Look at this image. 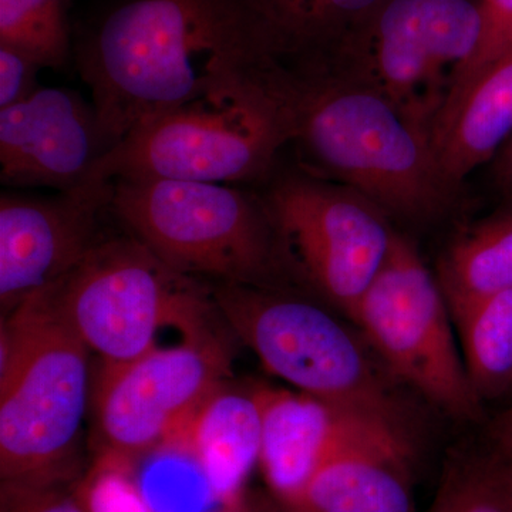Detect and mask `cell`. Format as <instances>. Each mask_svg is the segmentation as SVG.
Returning <instances> with one entry per match:
<instances>
[{
  "label": "cell",
  "mask_w": 512,
  "mask_h": 512,
  "mask_svg": "<svg viewBox=\"0 0 512 512\" xmlns=\"http://www.w3.org/2000/svg\"><path fill=\"white\" fill-rule=\"evenodd\" d=\"M296 140L320 170L386 215L424 220L454 191L429 134L359 84L303 79Z\"/></svg>",
  "instance_id": "obj_6"
},
{
  "label": "cell",
  "mask_w": 512,
  "mask_h": 512,
  "mask_svg": "<svg viewBox=\"0 0 512 512\" xmlns=\"http://www.w3.org/2000/svg\"><path fill=\"white\" fill-rule=\"evenodd\" d=\"M451 315L512 289V205L450 242L437 274Z\"/></svg>",
  "instance_id": "obj_19"
},
{
  "label": "cell",
  "mask_w": 512,
  "mask_h": 512,
  "mask_svg": "<svg viewBox=\"0 0 512 512\" xmlns=\"http://www.w3.org/2000/svg\"><path fill=\"white\" fill-rule=\"evenodd\" d=\"M64 483H2L0 512H90Z\"/></svg>",
  "instance_id": "obj_24"
},
{
  "label": "cell",
  "mask_w": 512,
  "mask_h": 512,
  "mask_svg": "<svg viewBox=\"0 0 512 512\" xmlns=\"http://www.w3.org/2000/svg\"><path fill=\"white\" fill-rule=\"evenodd\" d=\"M261 437L256 387L235 390L222 384L171 446L195 461L212 494L227 505L241 497L242 485L258 466Z\"/></svg>",
  "instance_id": "obj_16"
},
{
  "label": "cell",
  "mask_w": 512,
  "mask_h": 512,
  "mask_svg": "<svg viewBox=\"0 0 512 512\" xmlns=\"http://www.w3.org/2000/svg\"><path fill=\"white\" fill-rule=\"evenodd\" d=\"M212 295L228 330L293 390L414 437L409 389L352 320L288 288L212 284Z\"/></svg>",
  "instance_id": "obj_2"
},
{
  "label": "cell",
  "mask_w": 512,
  "mask_h": 512,
  "mask_svg": "<svg viewBox=\"0 0 512 512\" xmlns=\"http://www.w3.org/2000/svg\"><path fill=\"white\" fill-rule=\"evenodd\" d=\"M224 512H252L245 503L244 498L239 497L234 503L225 505Z\"/></svg>",
  "instance_id": "obj_28"
},
{
  "label": "cell",
  "mask_w": 512,
  "mask_h": 512,
  "mask_svg": "<svg viewBox=\"0 0 512 512\" xmlns=\"http://www.w3.org/2000/svg\"><path fill=\"white\" fill-rule=\"evenodd\" d=\"M427 512H512V461L490 441L457 448Z\"/></svg>",
  "instance_id": "obj_21"
},
{
  "label": "cell",
  "mask_w": 512,
  "mask_h": 512,
  "mask_svg": "<svg viewBox=\"0 0 512 512\" xmlns=\"http://www.w3.org/2000/svg\"><path fill=\"white\" fill-rule=\"evenodd\" d=\"M480 8V42L473 59L458 80L456 92L443 117L460 99L461 94L466 92L467 87L512 46V0H480Z\"/></svg>",
  "instance_id": "obj_23"
},
{
  "label": "cell",
  "mask_w": 512,
  "mask_h": 512,
  "mask_svg": "<svg viewBox=\"0 0 512 512\" xmlns=\"http://www.w3.org/2000/svg\"><path fill=\"white\" fill-rule=\"evenodd\" d=\"M79 69L113 147L144 121L286 70L239 0H128Z\"/></svg>",
  "instance_id": "obj_1"
},
{
  "label": "cell",
  "mask_w": 512,
  "mask_h": 512,
  "mask_svg": "<svg viewBox=\"0 0 512 512\" xmlns=\"http://www.w3.org/2000/svg\"><path fill=\"white\" fill-rule=\"evenodd\" d=\"M286 512H288V511H286Z\"/></svg>",
  "instance_id": "obj_29"
},
{
  "label": "cell",
  "mask_w": 512,
  "mask_h": 512,
  "mask_svg": "<svg viewBox=\"0 0 512 512\" xmlns=\"http://www.w3.org/2000/svg\"><path fill=\"white\" fill-rule=\"evenodd\" d=\"M111 212L181 274L259 288H286L292 278L264 198L232 185L120 178Z\"/></svg>",
  "instance_id": "obj_5"
},
{
  "label": "cell",
  "mask_w": 512,
  "mask_h": 512,
  "mask_svg": "<svg viewBox=\"0 0 512 512\" xmlns=\"http://www.w3.org/2000/svg\"><path fill=\"white\" fill-rule=\"evenodd\" d=\"M512 134V46L467 87L433 134L441 170L454 188L493 161Z\"/></svg>",
  "instance_id": "obj_18"
},
{
  "label": "cell",
  "mask_w": 512,
  "mask_h": 512,
  "mask_svg": "<svg viewBox=\"0 0 512 512\" xmlns=\"http://www.w3.org/2000/svg\"><path fill=\"white\" fill-rule=\"evenodd\" d=\"M0 43L59 69L70 57L66 0H0Z\"/></svg>",
  "instance_id": "obj_22"
},
{
  "label": "cell",
  "mask_w": 512,
  "mask_h": 512,
  "mask_svg": "<svg viewBox=\"0 0 512 512\" xmlns=\"http://www.w3.org/2000/svg\"><path fill=\"white\" fill-rule=\"evenodd\" d=\"M53 308L104 366L158 348L165 329L188 342L218 339L212 284L175 271L133 235L100 238L79 266L53 286Z\"/></svg>",
  "instance_id": "obj_7"
},
{
  "label": "cell",
  "mask_w": 512,
  "mask_h": 512,
  "mask_svg": "<svg viewBox=\"0 0 512 512\" xmlns=\"http://www.w3.org/2000/svg\"><path fill=\"white\" fill-rule=\"evenodd\" d=\"M493 161L495 181L512 202V134L495 154Z\"/></svg>",
  "instance_id": "obj_27"
},
{
  "label": "cell",
  "mask_w": 512,
  "mask_h": 512,
  "mask_svg": "<svg viewBox=\"0 0 512 512\" xmlns=\"http://www.w3.org/2000/svg\"><path fill=\"white\" fill-rule=\"evenodd\" d=\"M350 320L410 392L463 423L487 421L439 279L400 232Z\"/></svg>",
  "instance_id": "obj_9"
},
{
  "label": "cell",
  "mask_w": 512,
  "mask_h": 512,
  "mask_svg": "<svg viewBox=\"0 0 512 512\" xmlns=\"http://www.w3.org/2000/svg\"><path fill=\"white\" fill-rule=\"evenodd\" d=\"M451 319L481 402L512 399V289L453 313Z\"/></svg>",
  "instance_id": "obj_20"
},
{
  "label": "cell",
  "mask_w": 512,
  "mask_h": 512,
  "mask_svg": "<svg viewBox=\"0 0 512 512\" xmlns=\"http://www.w3.org/2000/svg\"><path fill=\"white\" fill-rule=\"evenodd\" d=\"M262 414L259 470L285 510L330 456L355 441L400 434L382 421L289 389L256 386Z\"/></svg>",
  "instance_id": "obj_14"
},
{
  "label": "cell",
  "mask_w": 512,
  "mask_h": 512,
  "mask_svg": "<svg viewBox=\"0 0 512 512\" xmlns=\"http://www.w3.org/2000/svg\"><path fill=\"white\" fill-rule=\"evenodd\" d=\"M42 64L22 50L0 43V110L28 100L40 89Z\"/></svg>",
  "instance_id": "obj_25"
},
{
  "label": "cell",
  "mask_w": 512,
  "mask_h": 512,
  "mask_svg": "<svg viewBox=\"0 0 512 512\" xmlns=\"http://www.w3.org/2000/svg\"><path fill=\"white\" fill-rule=\"evenodd\" d=\"M113 148L93 103L60 87H40L0 110V180L12 188L69 191L87 183Z\"/></svg>",
  "instance_id": "obj_13"
},
{
  "label": "cell",
  "mask_w": 512,
  "mask_h": 512,
  "mask_svg": "<svg viewBox=\"0 0 512 512\" xmlns=\"http://www.w3.org/2000/svg\"><path fill=\"white\" fill-rule=\"evenodd\" d=\"M228 353L221 340L181 342L103 366L94 402L104 453L131 460L170 447L224 384Z\"/></svg>",
  "instance_id": "obj_11"
},
{
  "label": "cell",
  "mask_w": 512,
  "mask_h": 512,
  "mask_svg": "<svg viewBox=\"0 0 512 512\" xmlns=\"http://www.w3.org/2000/svg\"><path fill=\"white\" fill-rule=\"evenodd\" d=\"M481 35L480 0H386L329 66L348 69L429 134L446 113Z\"/></svg>",
  "instance_id": "obj_8"
},
{
  "label": "cell",
  "mask_w": 512,
  "mask_h": 512,
  "mask_svg": "<svg viewBox=\"0 0 512 512\" xmlns=\"http://www.w3.org/2000/svg\"><path fill=\"white\" fill-rule=\"evenodd\" d=\"M487 423L488 441L512 461V400Z\"/></svg>",
  "instance_id": "obj_26"
},
{
  "label": "cell",
  "mask_w": 512,
  "mask_h": 512,
  "mask_svg": "<svg viewBox=\"0 0 512 512\" xmlns=\"http://www.w3.org/2000/svg\"><path fill=\"white\" fill-rule=\"evenodd\" d=\"M264 201L289 274L350 319L392 248L389 215L313 174L282 178Z\"/></svg>",
  "instance_id": "obj_10"
},
{
  "label": "cell",
  "mask_w": 512,
  "mask_h": 512,
  "mask_svg": "<svg viewBox=\"0 0 512 512\" xmlns=\"http://www.w3.org/2000/svg\"><path fill=\"white\" fill-rule=\"evenodd\" d=\"M50 291L2 319V483H66L86 416L90 350L59 318Z\"/></svg>",
  "instance_id": "obj_4"
},
{
  "label": "cell",
  "mask_w": 512,
  "mask_h": 512,
  "mask_svg": "<svg viewBox=\"0 0 512 512\" xmlns=\"http://www.w3.org/2000/svg\"><path fill=\"white\" fill-rule=\"evenodd\" d=\"M414 440L380 434L340 448L288 512H416Z\"/></svg>",
  "instance_id": "obj_15"
},
{
  "label": "cell",
  "mask_w": 512,
  "mask_h": 512,
  "mask_svg": "<svg viewBox=\"0 0 512 512\" xmlns=\"http://www.w3.org/2000/svg\"><path fill=\"white\" fill-rule=\"evenodd\" d=\"M302 83L285 72L183 104L133 128L87 181L167 178L237 184L268 173L295 140Z\"/></svg>",
  "instance_id": "obj_3"
},
{
  "label": "cell",
  "mask_w": 512,
  "mask_h": 512,
  "mask_svg": "<svg viewBox=\"0 0 512 512\" xmlns=\"http://www.w3.org/2000/svg\"><path fill=\"white\" fill-rule=\"evenodd\" d=\"M282 60L305 66L309 76L325 72L343 43L386 0H239Z\"/></svg>",
  "instance_id": "obj_17"
},
{
  "label": "cell",
  "mask_w": 512,
  "mask_h": 512,
  "mask_svg": "<svg viewBox=\"0 0 512 512\" xmlns=\"http://www.w3.org/2000/svg\"><path fill=\"white\" fill-rule=\"evenodd\" d=\"M114 181H87L52 197L0 195L2 318L72 274L100 241V215L111 210Z\"/></svg>",
  "instance_id": "obj_12"
}]
</instances>
